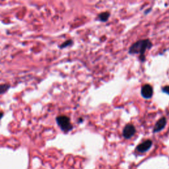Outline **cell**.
Instances as JSON below:
<instances>
[{"instance_id": "1", "label": "cell", "mask_w": 169, "mask_h": 169, "mask_svg": "<svg viewBox=\"0 0 169 169\" xmlns=\"http://www.w3.org/2000/svg\"><path fill=\"white\" fill-rule=\"evenodd\" d=\"M153 44L148 39L140 40L135 42L130 48L129 53L130 54H140L141 60L143 61L145 60V52L147 50L151 48Z\"/></svg>"}, {"instance_id": "7", "label": "cell", "mask_w": 169, "mask_h": 169, "mask_svg": "<svg viewBox=\"0 0 169 169\" xmlns=\"http://www.w3.org/2000/svg\"><path fill=\"white\" fill-rule=\"evenodd\" d=\"M109 16H110V13L108 11L101 13L98 15V19H99L100 21H102V22H106V21L108 20L109 18Z\"/></svg>"}, {"instance_id": "10", "label": "cell", "mask_w": 169, "mask_h": 169, "mask_svg": "<svg viewBox=\"0 0 169 169\" xmlns=\"http://www.w3.org/2000/svg\"><path fill=\"white\" fill-rule=\"evenodd\" d=\"M71 42H72L71 40H68V41L65 42V43H64L63 44L61 45V47H65V46H69V44H71Z\"/></svg>"}, {"instance_id": "9", "label": "cell", "mask_w": 169, "mask_h": 169, "mask_svg": "<svg viewBox=\"0 0 169 169\" xmlns=\"http://www.w3.org/2000/svg\"><path fill=\"white\" fill-rule=\"evenodd\" d=\"M162 91H163L164 93H165L166 94H168V95H169V86L164 87L163 88H162Z\"/></svg>"}, {"instance_id": "6", "label": "cell", "mask_w": 169, "mask_h": 169, "mask_svg": "<svg viewBox=\"0 0 169 169\" xmlns=\"http://www.w3.org/2000/svg\"><path fill=\"white\" fill-rule=\"evenodd\" d=\"M166 123V120L164 117L162 118L160 120H159L156 123L155 127L153 128V132H159L163 129L165 127Z\"/></svg>"}, {"instance_id": "3", "label": "cell", "mask_w": 169, "mask_h": 169, "mask_svg": "<svg viewBox=\"0 0 169 169\" xmlns=\"http://www.w3.org/2000/svg\"><path fill=\"white\" fill-rule=\"evenodd\" d=\"M141 93L143 98H146V99H149L152 97L153 94V89L150 85L146 84L144 85L142 87Z\"/></svg>"}, {"instance_id": "4", "label": "cell", "mask_w": 169, "mask_h": 169, "mask_svg": "<svg viewBox=\"0 0 169 169\" xmlns=\"http://www.w3.org/2000/svg\"><path fill=\"white\" fill-rule=\"evenodd\" d=\"M136 133V128L132 124H128L125 126L123 130V136L125 139H130Z\"/></svg>"}, {"instance_id": "5", "label": "cell", "mask_w": 169, "mask_h": 169, "mask_svg": "<svg viewBox=\"0 0 169 169\" xmlns=\"http://www.w3.org/2000/svg\"><path fill=\"white\" fill-rule=\"evenodd\" d=\"M153 144V142L151 140H147L145 142H143L137 147V150L140 153H144L145 151H147L151 148Z\"/></svg>"}, {"instance_id": "8", "label": "cell", "mask_w": 169, "mask_h": 169, "mask_svg": "<svg viewBox=\"0 0 169 169\" xmlns=\"http://www.w3.org/2000/svg\"><path fill=\"white\" fill-rule=\"evenodd\" d=\"M10 88V85L7 84L0 85V95L5 93Z\"/></svg>"}, {"instance_id": "2", "label": "cell", "mask_w": 169, "mask_h": 169, "mask_svg": "<svg viewBox=\"0 0 169 169\" xmlns=\"http://www.w3.org/2000/svg\"><path fill=\"white\" fill-rule=\"evenodd\" d=\"M57 125L61 130L65 132H68L73 129V126L70 122V119L66 116H59L56 118Z\"/></svg>"}]
</instances>
